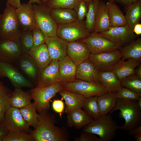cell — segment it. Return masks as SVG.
<instances>
[{"label": "cell", "mask_w": 141, "mask_h": 141, "mask_svg": "<svg viewBox=\"0 0 141 141\" xmlns=\"http://www.w3.org/2000/svg\"><path fill=\"white\" fill-rule=\"evenodd\" d=\"M37 127L30 133L35 141H68L69 135L67 129L55 124L57 121L54 115L48 110H43L39 113Z\"/></svg>", "instance_id": "cell-1"}, {"label": "cell", "mask_w": 141, "mask_h": 141, "mask_svg": "<svg viewBox=\"0 0 141 141\" xmlns=\"http://www.w3.org/2000/svg\"><path fill=\"white\" fill-rule=\"evenodd\" d=\"M117 110L120 111L119 116L123 118L125 121L119 129L129 131L141 125V108L137 101L117 98L115 107L109 113L111 114Z\"/></svg>", "instance_id": "cell-2"}, {"label": "cell", "mask_w": 141, "mask_h": 141, "mask_svg": "<svg viewBox=\"0 0 141 141\" xmlns=\"http://www.w3.org/2000/svg\"><path fill=\"white\" fill-rule=\"evenodd\" d=\"M108 114L93 119L83 127V132L98 135L101 141H111L116 136V131L120 126L113 119L111 114Z\"/></svg>", "instance_id": "cell-3"}, {"label": "cell", "mask_w": 141, "mask_h": 141, "mask_svg": "<svg viewBox=\"0 0 141 141\" xmlns=\"http://www.w3.org/2000/svg\"><path fill=\"white\" fill-rule=\"evenodd\" d=\"M16 9L6 5L0 16V39L19 40L22 31L17 17Z\"/></svg>", "instance_id": "cell-4"}, {"label": "cell", "mask_w": 141, "mask_h": 141, "mask_svg": "<svg viewBox=\"0 0 141 141\" xmlns=\"http://www.w3.org/2000/svg\"><path fill=\"white\" fill-rule=\"evenodd\" d=\"M62 88V83L58 82L46 87L31 89L29 92L37 111L39 113L43 110L48 111L51 99Z\"/></svg>", "instance_id": "cell-5"}, {"label": "cell", "mask_w": 141, "mask_h": 141, "mask_svg": "<svg viewBox=\"0 0 141 141\" xmlns=\"http://www.w3.org/2000/svg\"><path fill=\"white\" fill-rule=\"evenodd\" d=\"M36 21V27L46 37L57 35L58 25L51 17L50 9L45 4H32Z\"/></svg>", "instance_id": "cell-6"}, {"label": "cell", "mask_w": 141, "mask_h": 141, "mask_svg": "<svg viewBox=\"0 0 141 141\" xmlns=\"http://www.w3.org/2000/svg\"><path fill=\"white\" fill-rule=\"evenodd\" d=\"M62 84V89L79 93L86 98L99 96L109 92L99 82H90L76 79L71 82Z\"/></svg>", "instance_id": "cell-7"}, {"label": "cell", "mask_w": 141, "mask_h": 141, "mask_svg": "<svg viewBox=\"0 0 141 141\" xmlns=\"http://www.w3.org/2000/svg\"><path fill=\"white\" fill-rule=\"evenodd\" d=\"M90 33L83 21L58 25L57 35L68 42L86 38Z\"/></svg>", "instance_id": "cell-8"}, {"label": "cell", "mask_w": 141, "mask_h": 141, "mask_svg": "<svg viewBox=\"0 0 141 141\" xmlns=\"http://www.w3.org/2000/svg\"><path fill=\"white\" fill-rule=\"evenodd\" d=\"M98 34L120 48L128 44L137 38V35L127 25L111 27L108 30Z\"/></svg>", "instance_id": "cell-9"}, {"label": "cell", "mask_w": 141, "mask_h": 141, "mask_svg": "<svg viewBox=\"0 0 141 141\" xmlns=\"http://www.w3.org/2000/svg\"><path fill=\"white\" fill-rule=\"evenodd\" d=\"M6 77L15 88L35 87L13 64L0 61V78Z\"/></svg>", "instance_id": "cell-10"}, {"label": "cell", "mask_w": 141, "mask_h": 141, "mask_svg": "<svg viewBox=\"0 0 141 141\" xmlns=\"http://www.w3.org/2000/svg\"><path fill=\"white\" fill-rule=\"evenodd\" d=\"M79 40L85 43L90 54H93L114 51L120 48L110 40L93 32L87 37Z\"/></svg>", "instance_id": "cell-11"}, {"label": "cell", "mask_w": 141, "mask_h": 141, "mask_svg": "<svg viewBox=\"0 0 141 141\" xmlns=\"http://www.w3.org/2000/svg\"><path fill=\"white\" fill-rule=\"evenodd\" d=\"M2 124L9 131L30 134L32 130L24 119L19 109L11 106L5 113Z\"/></svg>", "instance_id": "cell-12"}, {"label": "cell", "mask_w": 141, "mask_h": 141, "mask_svg": "<svg viewBox=\"0 0 141 141\" xmlns=\"http://www.w3.org/2000/svg\"><path fill=\"white\" fill-rule=\"evenodd\" d=\"M122 58L119 50L97 54H90L89 59L99 71H111L114 66Z\"/></svg>", "instance_id": "cell-13"}, {"label": "cell", "mask_w": 141, "mask_h": 141, "mask_svg": "<svg viewBox=\"0 0 141 141\" xmlns=\"http://www.w3.org/2000/svg\"><path fill=\"white\" fill-rule=\"evenodd\" d=\"M22 54L19 40L0 39V61L13 64Z\"/></svg>", "instance_id": "cell-14"}, {"label": "cell", "mask_w": 141, "mask_h": 141, "mask_svg": "<svg viewBox=\"0 0 141 141\" xmlns=\"http://www.w3.org/2000/svg\"><path fill=\"white\" fill-rule=\"evenodd\" d=\"M58 82H60L58 61L53 60L47 66L39 71L36 87H46Z\"/></svg>", "instance_id": "cell-15"}, {"label": "cell", "mask_w": 141, "mask_h": 141, "mask_svg": "<svg viewBox=\"0 0 141 141\" xmlns=\"http://www.w3.org/2000/svg\"><path fill=\"white\" fill-rule=\"evenodd\" d=\"M16 12L22 31H32L36 27V21L32 4L23 3L16 8Z\"/></svg>", "instance_id": "cell-16"}, {"label": "cell", "mask_w": 141, "mask_h": 141, "mask_svg": "<svg viewBox=\"0 0 141 141\" xmlns=\"http://www.w3.org/2000/svg\"><path fill=\"white\" fill-rule=\"evenodd\" d=\"M14 64L36 87L39 71L32 57L27 53L22 54Z\"/></svg>", "instance_id": "cell-17"}, {"label": "cell", "mask_w": 141, "mask_h": 141, "mask_svg": "<svg viewBox=\"0 0 141 141\" xmlns=\"http://www.w3.org/2000/svg\"><path fill=\"white\" fill-rule=\"evenodd\" d=\"M90 54L86 44L79 40L68 42L67 55L77 66L89 59Z\"/></svg>", "instance_id": "cell-18"}, {"label": "cell", "mask_w": 141, "mask_h": 141, "mask_svg": "<svg viewBox=\"0 0 141 141\" xmlns=\"http://www.w3.org/2000/svg\"><path fill=\"white\" fill-rule=\"evenodd\" d=\"M68 43L57 35L46 37L45 44L52 60L58 61L67 55Z\"/></svg>", "instance_id": "cell-19"}, {"label": "cell", "mask_w": 141, "mask_h": 141, "mask_svg": "<svg viewBox=\"0 0 141 141\" xmlns=\"http://www.w3.org/2000/svg\"><path fill=\"white\" fill-rule=\"evenodd\" d=\"M58 62L60 82H70L75 80L77 66L70 58L67 55Z\"/></svg>", "instance_id": "cell-20"}, {"label": "cell", "mask_w": 141, "mask_h": 141, "mask_svg": "<svg viewBox=\"0 0 141 141\" xmlns=\"http://www.w3.org/2000/svg\"><path fill=\"white\" fill-rule=\"evenodd\" d=\"M98 71L89 59L77 66L76 79L93 82H99Z\"/></svg>", "instance_id": "cell-21"}, {"label": "cell", "mask_w": 141, "mask_h": 141, "mask_svg": "<svg viewBox=\"0 0 141 141\" xmlns=\"http://www.w3.org/2000/svg\"><path fill=\"white\" fill-rule=\"evenodd\" d=\"M140 63L132 59L125 61L121 58L114 66L111 71L120 81L128 76L134 75L135 70Z\"/></svg>", "instance_id": "cell-22"}, {"label": "cell", "mask_w": 141, "mask_h": 141, "mask_svg": "<svg viewBox=\"0 0 141 141\" xmlns=\"http://www.w3.org/2000/svg\"><path fill=\"white\" fill-rule=\"evenodd\" d=\"M68 126L74 127L80 129L87 125L93 120L92 118L81 108L74 110L67 113Z\"/></svg>", "instance_id": "cell-23"}, {"label": "cell", "mask_w": 141, "mask_h": 141, "mask_svg": "<svg viewBox=\"0 0 141 141\" xmlns=\"http://www.w3.org/2000/svg\"><path fill=\"white\" fill-rule=\"evenodd\" d=\"M58 93L65 101V112L67 114L74 110L82 108L86 99L79 93L63 89Z\"/></svg>", "instance_id": "cell-24"}, {"label": "cell", "mask_w": 141, "mask_h": 141, "mask_svg": "<svg viewBox=\"0 0 141 141\" xmlns=\"http://www.w3.org/2000/svg\"><path fill=\"white\" fill-rule=\"evenodd\" d=\"M110 27L107 6L104 2L100 1L93 32L97 33L103 32Z\"/></svg>", "instance_id": "cell-25"}, {"label": "cell", "mask_w": 141, "mask_h": 141, "mask_svg": "<svg viewBox=\"0 0 141 141\" xmlns=\"http://www.w3.org/2000/svg\"><path fill=\"white\" fill-rule=\"evenodd\" d=\"M27 53L34 61L39 71L47 66L52 61L45 43L32 48Z\"/></svg>", "instance_id": "cell-26"}, {"label": "cell", "mask_w": 141, "mask_h": 141, "mask_svg": "<svg viewBox=\"0 0 141 141\" xmlns=\"http://www.w3.org/2000/svg\"><path fill=\"white\" fill-rule=\"evenodd\" d=\"M122 58L125 60L132 59L141 62V39L135 40L119 49Z\"/></svg>", "instance_id": "cell-27"}, {"label": "cell", "mask_w": 141, "mask_h": 141, "mask_svg": "<svg viewBox=\"0 0 141 141\" xmlns=\"http://www.w3.org/2000/svg\"><path fill=\"white\" fill-rule=\"evenodd\" d=\"M106 3L108 8L111 27L127 26L125 15L115 2L109 1Z\"/></svg>", "instance_id": "cell-28"}, {"label": "cell", "mask_w": 141, "mask_h": 141, "mask_svg": "<svg viewBox=\"0 0 141 141\" xmlns=\"http://www.w3.org/2000/svg\"><path fill=\"white\" fill-rule=\"evenodd\" d=\"M99 82L109 92H117L122 87L120 82L112 71H98Z\"/></svg>", "instance_id": "cell-29"}, {"label": "cell", "mask_w": 141, "mask_h": 141, "mask_svg": "<svg viewBox=\"0 0 141 141\" xmlns=\"http://www.w3.org/2000/svg\"><path fill=\"white\" fill-rule=\"evenodd\" d=\"M50 15L57 25L65 24L78 20L76 13L73 9H50Z\"/></svg>", "instance_id": "cell-30"}, {"label": "cell", "mask_w": 141, "mask_h": 141, "mask_svg": "<svg viewBox=\"0 0 141 141\" xmlns=\"http://www.w3.org/2000/svg\"><path fill=\"white\" fill-rule=\"evenodd\" d=\"M127 26L133 31L141 19V0L124 7Z\"/></svg>", "instance_id": "cell-31"}, {"label": "cell", "mask_w": 141, "mask_h": 141, "mask_svg": "<svg viewBox=\"0 0 141 141\" xmlns=\"http://www.w3.org/2000/svg\"><path fill=\"white\" fill-rule=\"evenodd\" d=\"M117 92H108L98 96L97 101L100 115L108 114L115 107Z\"/></svg>", "instance_id": "cell-32"}, {"label": "cell", "mask_w": 141, "mask_h": 141, "mask_svg": "<svg viewBox=\"0 0 141 141\" xmlns=\"http://www.w3.org/2000/svg\"><path fill=\"white\" fill-rule=\"evenodd\" d=\"M32 99L29 91H25L21 88H15L11 98V106L21 109L31 103Z\"/></svg>", "instance_id": "cell-33"}, {"label": "cell", "mask_w": 141, "mask_h": 141, "mask_svg": "<svg viewBox=\"0 0 141 141\" xmlns=\"http://www.w3.org/2000/svg\"><path fill=\"white\" fill-rule=\"evenodd\" d=\"M12 92L0 81V123H3L4 114L11 106Z\"/></svg>", "instance_id": "cell-34"}, {"label": "cell", "mask_w": 141, "mask_h": 141, "mask_svg": "<svg viewBox=\"0 0 141 141\" xmlns=\"http://www.w3.org/2000/svg\"><path fill=\"white\" fill-rule=\"evenodd\" d=\"M19 109L24 119L29 126L35 129L38 124V114L36 112V108L34 103H31Z\"/></svg>", "instance_id": "cell-35"}, {"label": "cell", "mask_w": 141, "mask_h": 141, "mask_svg": "<svg viewBox=\"0 0 141 141\" xmlns=\"http://www.w3.org/2000/svg\"><path fill=\"white\" fill-rule=\"evenodd\" d=\"M99 1V0H93L88 3V10L84 22L86 27L90 33L93 31Z\"/></svg>", "instance_id": "cell-36"}, {"label": "cell", "mask_w": 141, "mask_h": 141, "mask_svg": "<svg viewBox=\"0 0 141 141\" xmlns=\"http://www.w3.org/2000/svg\"><path fill=\"white\" fill-rule=\"evenodd\" d=\"M98 96L86 98L82 107L84 110L90 115L93 119H96L101 115L97 101Z\"/></svg>", "instance_id": "cell-37"}, {"label": "cell", "mask_w": 141, "mask_h": 141, "mask_svg": "<svg viewBox=\"0 0 141 141\" xmlns=\"http://www.w3.org/2000/svg\"><path fill=\"white\" fill-rule=\"evenodd\" d=\"M120 82L122 87L127 88L141 96V78L134 75L126 77Z\"/></svg>", "instance_id": "cell-38"}, {"label": "cell", "mask_w": 141, "mask_h": 141, "mask_svg": "<svg viewBox=\"0 0 141 141\" xmlns=\"http://www.w3.org/2000/svg\"><path fill=\"white\" fill-rule=\"evenodd\" d=\"M19 42L22 54L27 53L32 49L33 45L32 31H22Z\"/></svg>", "instance_id": "cell-39"}, {"label": "cell", "mask_w": 141, "mask_h": 141, "mask_svg": "<svg viewBox=\"0 0 141 141\" xmlns=\"http://www.w3.org/2000/svg\"><path fill=\"white\" fill-rule=\"evenodd\" d=\"M3 141H35L30 134L21 132L9 131L3 139Z\"/></svg>", "instance_id": "cell-40"}, {"label": "cell", "mask_w": 141, "mask_h": 141, "mask_svg": "<svg viewBox=\"0 0 141 141\" xmlns=\"http://www.w3.org/2000/svg\"><path fill=\"white\" fill-rule=\"evenodd\" d=\"M79 0H49L45 4L50 9H73Z\"/></svg>", "instance_id": "cell-41"}, {"label": "cell", "mask_w": 141, "mask_h": 141, "mask_svg": "<svg viewBox=\"0 0 141 141\" xmlns=\"http://www.w3.org/2000/svg\"><path fill=\"white\" fill-rule=\"evenodd\" d=\"M140 97L135 92L124 87H122L116 94L117 98L126 100L137 101Z\"/></svg>", "instance_id": "cell-42"}, {"label": "cell", "mask_w": 141, "mask_h": 141, "mask_svg": "<svg viewBox=\"0 0 141 141\" xmlns=\"http://www.w3.org/2000/svg\"><path fill=\"white\" fill-rule=\"evenodd\" d=\"M33 45L32 48L41 46L45 43L46 37L42 32L36 27L32 31Z\"/></svg>", "instance_id": "cell-43"}, {"label": "cell", "mask_w": 141, "mask_h": 141, "mask_svg": "<svg viewBox=\"0 0 141 141\" xmlns=\"http://www.w3.org/2000/svg\"><path fill=\"white\" fill-rule=\"evenodd\" d=\"M88 8V4L82 0H79L75 5L73 9L77 14L78 20L83 21L86 16Z\"/></svg>", "instance_id": "cell-44"}, {"label": "cell", "mask_w": 141, "mask_h": 141, "mask_svg": "<svg viewBox=\"0 0 141 141\" xmlns=\"http://www.w3.org/2000/svg\"><path fill=\"white\" fill-rule=\"evenodd\" d=\"M74 140L75 141H101L96 134L87 132H81L80 137L75 138Z\"/></svg>", "instance_id": "cell-45"}, {"label": "cell", "mask_w": 141, "mask_h": 141, "mask_svg": "<svg viewBox=\"0 0 141 141\" xmlns=\"http://www.w3.org/2000/svg\"><path fill=\"white\" fill-rule=\"evenodd\" d=\"M63 99L62 98L61 99H54L52 102V109L55 112L59 114L61 118L64 109V103L63 101Z\"/></svg>", "instance_id": "cell-46"}, {"label": "cell", "mask_w": 141, "mask_h": 141, "mask_svg": "<svg viewBox=\"0 0 141 141\" xmlns=\"http://www.w3.org/2000/svg\"><path fill=\"white\" fill-rule=\"evenodd\" d=\"M139 0H114V2L117 3L126 7L132 4L135 3Z\"/></svg>", "instance_id": "cell-47"}, {"label": "cell", "mask_w": 141, "mask_h": 141, "mask_svg": "<svg viewBox=\"0 0 141 141\" xmlns=\"http://www.w3.org/2000/svg\"><path fill=\"white\" fill-rule=\"evenodd\" d=\"M9 132V131L3 125L0 123V141H3L4 137Z\"/></svg>", "instance_id": "cell-48"}, {"label": "cell", "mask_w": 141, "mask_h": 141, "mask_svg": "<svg viewBox=\"0 0 141 141\" xmlns=\"http://www.w3.org/2000/svg\"><path fill=\"white\" fill-rule=\"evenodd\" d=\"M20 0H7L6 5H9L15 8L19 7L21 5Z\"/></svg>", "instance_id": "cell-49"}, {"label": "cell", "mask_w": 141, "mask_h": 141, "mask_svg": "<svg viewBox=\"0 0 141 141\" xmlns=\"http://www.w3.org/2000/svg\"><path fill=\"white\" fill-rule=\"evenodd\" d=\"M140 133H141V125L129 131L128 134L129 136L135 135Z\"/></svg>", "instance_id": "cell-50"}, {"label": "cell", "mask_w": 141, "mask_h": 141, "mask_svg": "<svg viewBox=\"0 0 141 141\" xmlns=\"http://www.w3.org/2000/svg\"><path fill=\"white\" fill-rule=\"evenodd\" d=\"M133 32L137 35L141 34V24L138 23L134 27Z\"/></svg>", "instance_id": "cell-51"}, {"label": "cell", "mask_w": 141, "mask_h": 141, "mask_svg": "<svg viewBox=\"0 0 141 141\" xmlns=\"http://www.w3.org/2000/svg\"><path fill=\"white\" fill-rule=\"evenodd\" d=\"M134 75L141 78V64L136 68L134 71Z\"/></svg>", "instance_id": "cell-52"}, {"label": "cell", "mask_w": 141, "mask_h": 141, "mask_svg": "<svg viewBox=\"0 0 141 141\" xmlns=\"http://www.w3.org/2000/svg\"><path fill=\"white\" fill-rule=\"evenodd\" d=\"M134 138L136 141H141V133L135 135Z\"/></svg>", "instance_id": "cell-53"}, {"label": "cell", "mask_w": 141, "mask_h": 141, "mask_svg": "<svg viewBox=\"0 0 141 141\" xmlns=\"http://www.w3.org/2000/svg\"><path fill=\"white\" fill-rule=\"evenodd\" d=\"M29 2L33 4L36 3L37 4H41L40 0H30Z\"/></svg>", "instance_id": "cell-54"}, {"label": "cell", "mask_w": 141, "mask_h": 141, "mask_svg": "<svg viewBox=\"0 0 141 141\" xmlns=\"http://www.w3.org/2000/svg\"><path fill=\"white\" fill-rule=\"evenodd\" d=\"M137 102L138 106L141 108V96L138 98Z\"/></svg>", "instance_id": "cell-55"}, {"label": "cell", "mask_w": 141, "mask_h": 141, "mask_svg": "<svg viewBox=\"0 0 141 141\" xmlns=\"http://www.w3.org/2000/svg\"><path fill=\"white\" fill-rule=\"evenodd\" d=\"M83 1H84V2H86V3H87L88 4V3L90 1L93 0H99V1H106L107 0H82Z\"/></svg>", "instance_id": "cell-56"}, {"label": "cell", "mask_w": 141, "mask_h": 141, "mask_svg": "<svg viewBox=\"0 0 141 141\" xmlns=\"http://www.w3.org/2000/svg\"><path fill=\"white\" fill-rule=\"evenodd\" d=\"M49 0H40L42 4H45Z\"/></svg>", "instance_id": "cell-57"}, {"label": "cell", "mask_w": 141, "mask_h": 141, "mask_svg": "<svg viewBox=\"0 0 141 141\" xmlns=\"http://www.w3.org/2000/svg\"><path fill=\"white\" fill-rule=\"evenodd\" d=\"M109 1L111 2H114V0H109Z\"/></svg>", "instance_id": "cell-58"}, {"label": "cell", "mask_w": 141, "mask_h": 141, "mask_svg": "<svg viewBox=\"0 0 141 141\" xmlns=\"http://www.w3.org/2000/svg\"><path fill=\"white\" fill-rule=\"evenodd\" d=\"M1 15V14H0V16Z\"/></svg>", "instance_id": "cell-59"}]
</instances>
